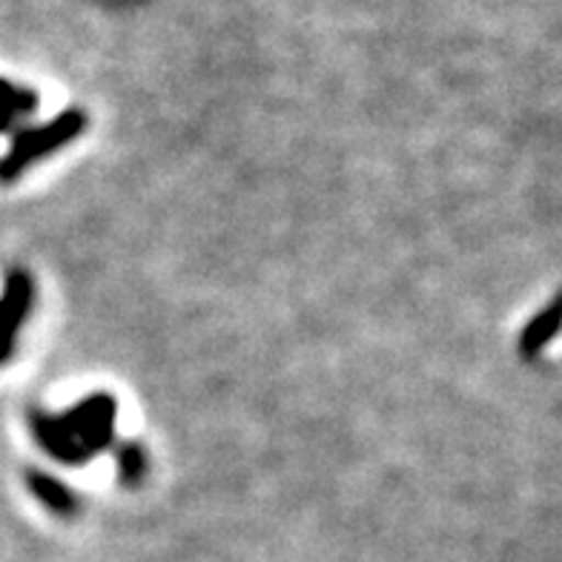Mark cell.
Returning a JSON list of instances; mask_svg holds the SVG:
<instances>
[{
	"label": "cell",
	"instance_id": "cell-7",
	"mask_svg": "<svg viewBox=\"0 0 562 562\" xmlns=\"http://www.w3.org/2000/svg\"><path fill=\"white\" fill-rule=\"evenodd\" d=\"M560 334V302H551L542 313L531 318L522 330V339H519V350L526 359H537L542 350L554 341V336Z\"/></svg>",
	"mask_w": 562,
	"mask_h": 562
},
{
	"label": "cell",
	"instance_id": "cell-4",
	"mask_svg": "<svg viewBox=\"0 0 562 562\" xmlns=\"http://www.w3.org/2000/svg\"><path fill=\"white\" fill-rule=\"evenodd\" d=\"M30 430L35 442L44 448L53 459H58L60 465H87L89 453L81 445L75 442V437L67 430V425L60 422V416L46 414V411H30Z\"/></svg>",
	"mask_w": 562,
	"mask_h": 562
},
{
	"label": "cell",
	"instance_id": "cell-6",
	"mask_svg": "<svg viewBox=\"0 0 562 562\" xmlns=\"http://www.w3.org/2000/svg\"><path fill=\"white\" fill-rule=\"evenodd\" d=\"M37 106H41V98L35 89L18 87V83L0 78V135L15 130L23 119L37 112Z\"/></svg>",
	"mask_w": 562,
	"mask_h": 562
},
{
	"label": "cell",
	"instance_id": "cell-3",
	"mask_svg": "<svg viewBox=\"0 0 562 562\" xmlns=\"http://www.w3.org/2000/svg\"><path fill=\"white\" fill-rule=\"evenodd\" d=\"M35 304V281L32 276L15 267L3 276V290H0V364H7L18 348V336L32 313Z\"/></svg>",
	"mask_w": 562,
	"mask_h": 562
},
{
	"label": "cell",
	"instance_id": "cell-1",
	"mask_svg": "<svg viewBox=\"0 0 562 562\" xmlns=\"http://www.w3.org/2000/svg\"><path fill=\"white\" fill-rule=\"evenodd\" d=\"M87 112L78 110V106H69L60 115H55L53 121H46V124L21 126L12 135V144L3 153V158H0V181L3 184H15L32 164L44 161L46 156H53V153L64 149L67 144H72L87 130Z\"/></svg>",
	"mask_w": 562,
	"mask_h": 562
},
{
	"label": "cell",
	"instance_id": "cell-2",
	"mask_svg": "<svg viewBox=\"0 0 562 562\" xmlns=\"http://www.w3.org/2000/svg\"><path fill=\"white\" fill-rule=\"evenodd\" d=\"M115 419H119V402L110 393H92L60 416L75 442L81 445L89 457L110 451L115 445Z\"/></svg>",
	"mask_w": 562,
	"mask_h": 562
},
{
	"label": "cell",
	"instance_id": "cell-8",
	"mask_svg": "<svg viewBox=\"0 0 562 562\" xmlns=\"http://www.w3.org/2000/svg\"><path fill=\"white\" fill-rule=\"evenodd\" d=\"M115 465H119V480L124 488H138L149 471L147 451L138 442H121L115 448Z\"/></svg>",
	"mask_w": 562,
	"mask_h": 562
},
{
	"label": "cell",
	"instance_id": "cell-5",
	"mask_svg": "<svg viewBox=\"0 0 562 562\" xmlns=\"http://www.w3.org/2000/svg\"><path fill=\"white\" fill-rule=\"evenodd\" d=\"M26 488L35 496L37 503L44 505L49 514L55 517H75L78 514V499H75L72 488L64 485L60 480H55L53 474H44V471H26Z\"/></svg>",
	"mask_w": 562,
	"mask_h": 562
}]
</instances>
